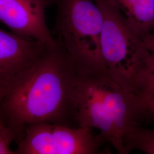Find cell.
Here are the masks:
<instances>
[{"instance_id":"1","label":"cell","mask_w":154,"mask_h":154,"mask_svg":"<svg viewBox=\"0 0 154 154\" xmlns=\"http://www.w3.org/2000/svg\"><path fill=\"white\" fill-rule=\"evenodd\" d=\"M78 73L57 41L47 45L37 61L6 91L0 102V114L18 137L25 127L35 123L73 127Z\"/></svg>"},{"instance_id":"2","label":"cell","mask_w":154,"mask_h":154,"mask_svg":"<svg viewBox=\"0 0 154 154\" xmlns=\"http://www.w3.org/2000/svg\"><path fill=\"white\" fill-rule=\"evenodd\" d=\"M143 118L140 99L128 92L105 70H79L74 100L76 127L97 130L106 142L126 154L123 137Z\"/></svg>"},{"instance_id":"3","label":"cell","mask_w":154,"mask_h":154,"mask_svg":"<svg viewBox=\"0 0 154 154\" xmlns=\"http://www.w3.org/2000/svg\"><path fill=\"white\" fill-rule=\"evenodd\" d=\"M57 7L53 34L83 72L105 70L100 41L103 16L94 0H46Z\"/></svg>"},{"instance_id":"4","label":"cell","mask_w":154,"mask_h":154,"mask_svg":"<svg viewBox=\"0 0 154 154\" xmlns=\"http://www.w3.org/2000/svg\"><path fill=\"white\" fill-rule=\"evenodd\" d=\"M94 1L103 16L100 48L105 70L123 88L140 99L139 83L150 51L120 11L103 0Z\"/></svg>"},{"instance_id":"5","label":"cell","mask_w":154,"mask_h":154,"mask_svg":"<svg viewBox=\"0 0 154 154\" xmlns=\"http://www.w3.org/2000/svg\"><path fill=\"white\" fill-rule=\"evenodd\" d=\"M16 142V154H102L106 142L90 128L48 122L25 127Z\"/></svg>"},{"instance_id":"6","label":"cell","mask_w":154,"mask_h":154,"mask_svg":"<svg viewBox=\"0 0 154 154\" xmlns=\"http://www.w3.org/2000/svg\"><path fill=\"white\" fill-rule=\"evenodd\" d=\"M46 0H0V22L12 33L46 45L57 42L48 28Z\"/></svg>"},{"instance_id":"7","label":"cell","mask_w":154,"mask_h":154,"mask_svg":"<svg viewBox=\"0 0 154 154\" xmlns=\"http://www.w3.org/2000/svg\"><path fill=\"white\" fill-rule=\"evenodd\" d=\"M46 45L0 28V90L10 88L38 59Z\"/></svg>"},{"instance_id":"8","label":"cell","mask_w":154,"mask_h":154,"mask_svg":"<svg viewBox=\"0 0 154 154\" xmlns=\"http://www.w3.org/2000/svg\"><path fill=\"white\" fill-rule=\"evenodd\" d=\"M120 11L127 23L144 40L154 29V0H103Z\"/></svg>"},{"instance_id":"9","label":"cell","mask_w":154,"mask_h":154,"mask_svg":"<svg viewBox=\"0 0 154 154\" xmlns=\"http://www.w3.org/2000/svg\"><path fill=\"white\" fill-rule=\"evenodd\" d=\"M123 143L126 154L138 149L146 154H154V130L131 126L125 133Z\"/></svg>"},{"instance_id":"10","label":"cell","mask_w":154,"mask_h":154,"mask_svg":"<svg viewBox=\"0 0 154 154\" xmlns=\"http://www.w3.org/2000/svg\"><path fill=\"white\" fill-rule=\"evenodd\" d=\"M150 53L148 65L139 84V96L142 103L144 99L154 92V50L151 51Z\"/></svg>"},{"instance_id":"11","label":"cell","mask_w":154,"mask_h":154,"mask_svg":"<svg viewBox=\"0 0 154 154\" xmlns=\"http://www.w3.org/2000/svg\"><path fill=\"white\" fill-rule=\"evenodd\" d=\"M18 138V133L0 114V154H16V151L11 149V144Z\"/></svg>"},{"instance_id":"12","label":"cell","mask_w":154,"mask_h":154,"mask_svg":"<svg viewBox=\"0 0 154 154\" xmlns=\"http://www.w3.org/2000/svg\"><path fill=\"white\" fill-rule=\"evenodd\" d=\"M142 106L143 117L154 120V92L143 100Z\"/></svg>"},{"instance_id":"13","label":"cell","mask_w":154,"mask_h":154,"mask_svg":"<svg viewBox=\"0 0 154 154\" xmlns=\"http://www.w3.org/2000/svg\"><path fill=\"white\" fill-rule=\"evenodd\" d=\"M144 43L149 51L154 50V29L149 35L144 39Z\"/></svg>"},{"instance_id":"14","label":"cell","mask_w":154,"mask_h":154,"mask_svg":"<svg viewBox=\"0 0 154 154\" xmlns=\"http://www.w3.org/2000/svg\"><path fill=\"white\" fill-rule=\"evenodd\" d=\"M6 91L5 90H0V102L3 98V97H4V95H5Z\"/></svg>"}]
</instances>
